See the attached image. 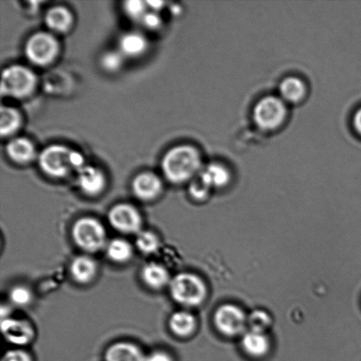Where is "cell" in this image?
I'll return each instance as SVG.
<instances>
[{
    "instance_id": "cell-17",
    "label": "cell",
    "mask_w": 361,
    "mask_h": 361,
    "mask_svg": "<svg viewBox=\"0 0 361 361\" xmlns=\"http://www.w3.org/2000/svg\"><path fill=\"white\" fill-rule=\"evenodd\" d=\"M242 345L247 355L260 358L269 352L270 339L264 332L247 331L243 335Z\"/></svg>"
},
{
    "instance_id": "cell-10",
    "label": "cell",
    "mask_w": 361,
    "mask_h": 361,
    "mask_svg": "<svg viewBox=\"0 0 361 361\" xmlns=\"http://www.w3.org/2000/svg\"><path fill=\"white\" fill-rule=\"evenodd\" d=\"M2 334L7 341L16 345L28 344L35 337V331L27 321L4 318L1 324Z\"/></svg>"
},
{
    "instance_id": "cell-30",
    "label": "cell",
    "mask_w": 361,
    "mask_h": 361,
    "mask_svg": "<svg viewBox=\"0 0 361 361\" xmlns=\"http://www.w3.org/2000/svg\"><path fill=\"white\" fill-rule=\"evenodd\" d=\"M123 56L120 51H109L102 58V66L109 72H115L122 66Z\"/></svg>"
},
{
    "instance_id": "cell-33",
    "label": "cell",
    "mask_w": 361,
    "mask_h": 361,
    "mask_svg": "<svg viewBox=\"0 0 361 361\" xmlns=\"http://www.w3.org/2000/svg\"><path fill=\"white\" fill-rule=\"evenodd\" d=\"M145 361H173V359L167 353L157 351L146 356V360Z\"/></svg>"
},
{
    "instance_id": "cell-23",
    "label": "cell",
    "mask_w": 361,
    "mask_h": 361,
    "mask_svg": "<svg viewBox=\"0 0 361 361\" xmlns=\"http://www.w3.org/2000/svg\"><path fill=\"white\" fill-rule=\"evenodd\" d=\"M200 176L212 189L225 186L230 180L228 169L219 164L207 166L200 172Z\"/></svg>"
},
{
    "instance_id": "cell-35",
    "label": "cell",
    "mask_w": 361,
    "mask_h": 361,
    "mask_svg": "<svg viewBox=\"0 0 361 361\" xmlns=\"http://www.w3.org/2000/svg\"><path fill=\"white\" fill-rule=\"evenodd\" d=\"M353 123H355L357 132H358L361 135V109L357 111L355 116V119H353Z\"/></svg>"
},
{
    "instance_id": "cell-14",
    "label": "cell",
    "mask_w": 361,
    "mask_h": 361,
    "mask_svg": "<svg viewBox=\"0 0 361 361\" xmlns=\"http://www.w3.org/2000/svg\"><path fill=\"white\" fill-rule=\"evenodd\" d=\"M140 277L145 285L154 290H160L169 286L172 279L167 269L158 263L145 265L141 270Z\"/></svg>"
},
{
    "instance_id": "cell-20",
    "label": "cell",
    "mask_w": 361,
    "mask_h": 361,
    "mask_svg": "<svg viewBox=\"0 0 361 361\" xmlns=\"http://www.w3.org/2000/svg\"><path fill=\"white\" fill-rule=\"evenodd\" d=\"M169 326L178 337L187 338L196 330L197 319L189 311L180 310L169 318Z\"/></svg>"
},
{
    "instance_id": "cell-34",
    "label": "cell",
    "mask_w": 361,
    "mask_h": 361,
    "mask_svg": "<svg viewBox=\"0 0 361 361\" xmlns=\"http://www.w3.org/2000/svg\"><path fill=\"white\" fill-rule=\"evenodd\" d=\"M147 5L148 8H150L151 11H154V12H158L159 10L164 8V2L147 1Z\"/></svg>"
},
{
    "instance_id": "cell-13",
    "label": "cell",
    "mask_w": 361,
    "mask_h": 361,
    "mask_svg": "<svg viewBox=\"0 0 361 361\" xmlns=\"http://www.w3.org/2000/svg\"><path fill=\"white\" fill-rule=\"evenodd\" d=\"M98 267L97 262L90 256L82 255L72 261L70 267L71 275L79 284H87L97 274Z\"/></svg>"
},
{
    "instance_id": "cell-5",
    "label": "cell",
    "mask_w": 361,
    "mask_h": 361,
    "mask_svg": "<svg viewBox=\"0 0 361 361\" xmlns=\"http://www.w3.org/2000/svg\"><path fill=\"white\" fill-rule=\"evenodd\" d=\"M37 86V76L33 71L20 65L4 69L1 78V93L14 98L28 97Z\"/></svg>"
},
{
    "instance_id": "cell-19",
    "label": "cell",
    "mask_w": 361,
    "mask_h": 361,
    "mask_svg": "<svg viewBox=\"0 0 361 361\" xmlns=\"http://www.w3.org/2000/svg\"><path fill=\"white\" fill-rule=\"evenodd\" d=\"M73 23L72 13L66 6H53L45 14V23L49 30L63 33L70 30Z\"/></svg>"
},
{
    "instance_id": "cell-21",
    "label": "cell",
    "mask_w": 361,
    "mask_h": 361,
    "mask_svg": "<svg viewBox=\"0 0 361 361\" xmlns=\"http://www.w3.org/2000/svg\"><path fill=\"white\" fill-rule=\"evenodd\" d=\"M106 254L114 263H127L133 257V249L128 240L115 238L109 240L105 247Z\"/></svg>"
},
{
    "instance_id": "cell-15",
    "label": "cell",
    "mask_w": 361,
    "mask_h": 361,
    "mask_svg": "<svg viewBox=\"0 0 361 361\" xmlns=\"http://www.w3.org/2000/svg\"><path fill=\"white\" fill-rule=\"evenodd\" d=\"M106 361H145L146 356L140 348L129 342L111 345L105 353Z\"/></svg>"
},
{
    "instance_id": "cell-18",
    "label": "cell",
    "mask_w": 361,
    "mask_h": 361,
    "mask_svg": "<svg viewBox=\"0 0 361 361\" xmlns=\"http://www.w3.org/2000/svg\"><path fill=\"white\" fill-rule=\"evenodd\" d=\"M147 38L139 32H128L119 40V51L128 58L142 56L147 51Z\"/></svg>"
},
{
    "instance_id": "cell-24",
    "label": "cell",
    "mask_w": 361,
    "mask_h": 361,
    "mask_svg": "<svg viewBox=\"0 0 361 361\" xmlns=\"http://www.w3.org/2000/svg\"><path fill=\"white\" fill-rule=\"evenodd\" d=\"M21 125V116L16 109L2 106L0 111V134L2 137L12 135Z\"/></svg>"
},
{
    "instance_id": "cell-11",
    "label": "cell",
    "mask_w": 361,
    "mask_h": 361,
    "mask_svg": "<svg viewBox=\"0 0 361 361\" xmlns=\"http://www.w3.org/2000/svg\"><path fill=\"white\" fill-rule=\"evenodd\" d=\"M77 173L78 185L88 196H97L105 189L106 178L101 169L86 164Z\"/></svg>"
},
{
    "instance_id": "cell-32",
    "label": "cell",
    "mask_w": 361,
    "mask_h": 361,
    "mask_svg": "<svg viewBox=\"0 0 361 361\" xmlns=\"http://www.w3.org/2000/svg\"><path fill=\"white\" fill-rule=\"evenodd\" d=\"M2 361H32L31 357L23 350L13 349L6 352Z\"/></svg>"
},
{
    "instance_id": "cell-2",
    "label": "cell",
    "mask_w": 361,
    "mask_h": 361,
    "mask_svg": "<svg viewBox=\"0 0 361 361\" xmlns=\"http://www.w3.org/2000/svg\"><path fill=\"white\" fill-rule=\"evenodd\" d=\"M42 171L55 178H65L71 172L80 171L85 159L80 152L63 145H51L42 150L38 158Z\"/></svg>"
},
{
    "instance_id": "cell-26",
    "label": "cell",
    "mask_w": 361,
    "mask_h": 361,
    "mask_svg": "<svg viewBox=\"0 0 361 361\" xmlns=\"http://www.w3.org/2000/svg\"><path fill=\"white\" fill-rule=\"evenodd\" d=\"M271 325L272 318L267 311L256 310L247 317V326L251 331L265 334L271 327Z\"/></svg>"
},
{
    "instance_id": "cell-27",
    "label": "cell",
    "mask_w": 361,
    "mask_h": 361,
    "mask_svg": "<svg viewBox=\"0 0 361 361\" xmlns=\"http://www.w3.org/2000/svg\"><path fill=\"white\" fill-rule=\"evenodd\" d=\"M9 299L13 305L24 307L28 305L33 299V295L30 288L24 286H16L11 290Z\"/></svg>"
},
{
    "instance_id": "cell-9",
    "label": "cell",
    "mask_w": 361,
    "mask_h": 361,
    "mask_svg": "<svg viewBox=\"0 0 361 361\" xmlns=\"http://www.w3.org/2000/svg\"><path fill=\"white\" fill-rule=\"evenodd\" d=\"M109 224L116 231L126 235H137L141 231L142 217L136 207L130 204H118L109 212Z\"/></svg>"
},
{
    "instance_id": "cell-3",
    "label": "cell",
    "mask_w": 361,
    "mask_h": 361,
    "mask_svg": "<svg viewBox=\"0 0 361 361\" xmlns=\"http://www.w3.org/2000/svg\"><path fill=\"white\" fill-rule=\"evenodd\" d=\"M169 292L176 302L186 307H196L204 302L207 288L200 276L183 272L169 283Z\"/></svg>"
},
{
    "instance_id": "cell-12",
    "label": "cell",
    "mask_w": 361,
    "mask_h": 361,
    "mask_svg": "<svg viewBox=\"0 0 361 361\" xmlns=\"http://www.w3.org/2000/svg\"><path fill=\"white\" fill-rule=\"evenodd\" d=\"M133 191L139 200L148 201L154 200L162 190L160 178L152 172H143L133 180Z\"/></svg>"
},
{
    "instance_id": "cell-22",
    "label": "cell",
    "mask_w": 361,
    "mask_h": 361,
    "mask_svg": "<svg viewBox=\"0 0 361 361\" xmlns=\"http://www.w3.org/2000/svg\"><path fill=\"white\" fill-rule=\"evenodd\" d=\"M279 93H281L283 101L295 104L302 100L305 95L306 86L299 78H286L279 87Z\"/></svg>"
},
{
    "instance_id": "cell-16",
    "label": "cell",
    "mask_w": 361,
    "mask_h": 361,
    "mask_svg": "<svg viewBox=\"0 0 361 361\" xmlns=\"http://www.w3.org/2000/svg\"><path fill=\"white\" fill-rule=\"evenodd\" d=\"M6 154L16 164H24L33 161L37 153L34 144L30 140L19 137L7 144Z\"/></svg>"
},
{
    "instance_id": "cell-7",
    "label": "cell",
    "mask_w": 361,
    "mask_h": 361,
    "mask_svg": "<svg viewBox=\"0 0 361 361\" xmlns=\"http://www.w3.org/2000/svg\"><path fill=\"white\" fill-rule=\"evenodd\" d=\"M286 106L281 98L267 97L257 102L254 109V118L261 129H277L284 122Z\"/></svg>"
},
{
    "instance_id": "cell-28",
    "label": "cell",
    "mask_w": 361,
    "mask_h": 361,
    "mask_svg": "<svg viewBox=\"0 0 361 361\" xmlns=\"http://www.w3.org/2000/svg\"><path fill=\"white\" fill-rule=\"evenodd\" d=\"M147 2L141 0H130L123 3V10L126 16L134 20H141L147 12Z\"/></svg>"
},
{
    "instance_id": "cell-1",
    "label": "cell",
    "mask_w": 361,
    "mask_h": 361,
    "mask_svg": "<svg viewBox=\"0 0 361 361\" xmlns=\"http://www.w3.org/2000/svg\"><path fill=\"white\" fill-rule=\"evenodd\" d=\"M161 168L166 179L172 183L194 179L202 171L200 152L188 145L173 147L162 159Z\"/></svg>"
},
{
    "instance_id": "cell-25",
    "label": "cell",
    "mask_w": 361,
    "mask_h": 361,
    "mask_svg": "<svg viewBox=\"0 0 361 361\" xmlns=\"http://www.w3.org/2000/svg\"><path fill=\"white\" fill-rule=\"evenodd\" d=\"M136 247L141 253L151 255L157 252L160 247V240L157 233L152 231H141L136 237Z\"/></svg>"
},
{
    "instance_id": "cell-31",
    "label": "cell",
    "mask_w": 361,
    "mask_h": 361,
    "mask_svg": "<svg viewBox=\"0 0 361 361\" xmlns=\"http://www.w3.org/2000/svg\"><path fill=\"white\" fill-rule=\"evenodd\" d=\"M140 23L144 25L145 27L149 28V30H157L161 26V19L157 12L150 11L147 12L146 14L141 19Z\"/></svg>"
},
{
    "instance_id": "cell-6",
    "label": "cell",
    "mask_w": 361,
    "mask_h": 361,
    "mask_svg": "<svg viewBox=\"0 0 361 361\" xmlns=\"http://www.w3.org/2000/svg\"><path fill=\"white\" fill-rule=\"evenodd\" d=\"M59 51V44L54 35L48 32L32 35L25 45V54L37 66H47L54 61Z\"/></svg>"
},
{
    "instance_id": "cell-29",
    "label": "cell",
    "mask_w": 361,
    "mask_h": 361,
    "mask_svg": "<svg viewBox=\"0 0 361 361\" xmlns=\"http://www.w3.org/2000/svg\"><path fill=\"white\" fill-rule=\"evenodd\" d=\"M212 188L198 174L192 179L190 185V196L197 200H204L208 197Z\"/></svg>"
},
{
    "instance_id": "cell-8",
    "label": "cell",
    "mask_w": 361,
    "mask_h": 361,
    "mask_svg": "<svg viewBox=\"0 0 361 361\" xmlns=\"http://www.w3.org/2000/svg\"><path fill=\"white\" fill-rule=\"evenodd\" d=\"M216 328L226 337L243 335L247 326V317L244 311L233 304H224L215 311Z\"/></svg>"
},
{
    "instance_id": "cell-4",
    "label": "cell",
    "mask_w": 361,
    "mask_h": 361,
    "mask_svg": "<svg viewBox=\"0 0 361 361\" xmlns=\"http://www.w3.org/2000/svg\"><path fill=\"white\" fill-rule=\"evenodd\" d=\"M73 242L86 252L94 253L107 245V233L98 219L84 217L78 219L72 228Z\"/></svg>"
}]
</instances>
